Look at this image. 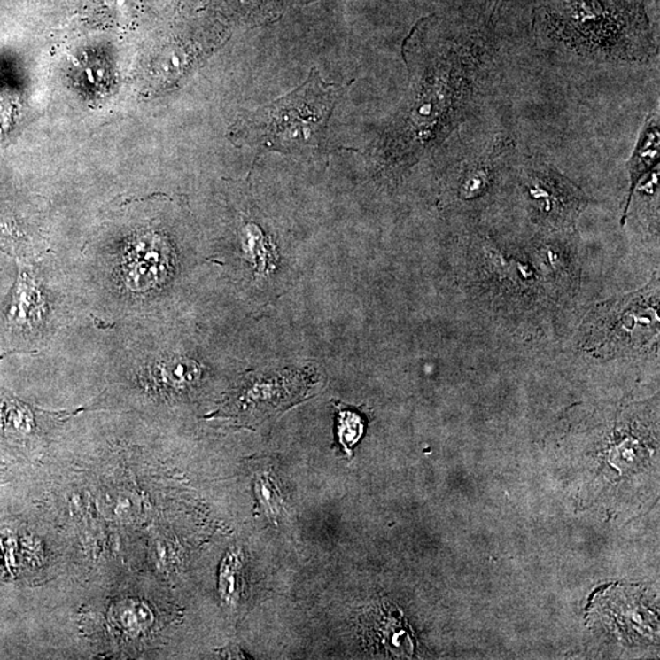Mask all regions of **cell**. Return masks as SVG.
<instances>
[{"label":"cell","mask_w":660,"mask_h":660,"mask_svg":"<svg viewBox=\"0 0 660 660\" xmlns=\"http://www.w3.org/2000/svg\"><path fill=\"white\" fill-rule=\"evenodd\" d=\"M340 91V86L323 82L314 70L295 91L254 113L250 127L254 143L280 153L318 150Z\"/></svg>","instance_id":"cell-1"},{"label":"cell","mask_w":660,"mask_h":660,"mask_svg":"<svg viewBox=\"0 0 660 660\" xmlns=\"http://www.w3.org/2000/svg\"><path fill=\"white\" fill-rule=\"evenodd\" d=\"M659 143V124L658 119H656V121L647 122L645 131H643L642 136L640 138V143L637 144L635 154H633V159L630 160L631 190L629 199H627L626 209H625V214H626L627 208H629L631 198H633V191H635L640 179L658 160Z\"/></svg>","instance_id":"cell-2"},{"label":"cell","mask_w":660,"mask_h":660,"mask_svg":"<svg viewBox=\"0 0 660 660\" xmlns=\"http://www.w3.org/2000/svg\"><path fill=\"white\" fill-rule=\"evenodd\" d=\"M372 639L392 655H410L412 643L401 620L391 613H379L373 617Z\"/></svg>","instance_id":"cell-3"},{"label":"cell","mask_w":660,"mask_h":660,"mask_svg":"<svg viewBox=\"0 0 660 660\" xmlns=\"http://www.w3.org/2000/svg\"><path fill=\"white\" fill-rule=\"evenodd\" d=\"M157 381L173 389H183L198 381L199 367L188 359H174L157 367Z\"/></svg>","instance_id":"cell-4"},{"label":"cell","mask_w":660,"mask_h":660,"mask_svg":"<svg viewBox=\"0 0 660 660\" xmlns=\"http://www.w3.org/2000/svg\"><path fill=\"white\" fill-rule=\"evenodd\" d=\"M241 568L243 560L237 552H229L221 563V572H219V591L221 598L228 604H235L240 600L241 595Z\"/></svg>","instance_id":"cell-5"},{"label":"cell","mask_w":660,"mask_h":660,"mask_svg":"<svg viewBox=\"0 0 660 660\" xmlns=\"http://www.w3.org/2000/svg\"><path fill=\"white\" fill-rule=\"evenodd\" d=\"M254 491L264 513L270 518H278L284 509V501L275 478L268 472L259 473L254 479Z\"/></svg>","instance_id":"cell-6"},{"label":"cell","mask_w":660,"mask_h":660,"mask_svg":"<svg viewBox=\"0 0 660 660\" xmlns=\"http://www.w3.org/2000/svg\"><path fill=\"white\" fill-rule=\"evenodd\" d=\"M362 432V424L356 415L341 414L340 415V439L346 446H351L357 442Z\"/></svg>","instance_id":"cell-7"}]
</instances>
